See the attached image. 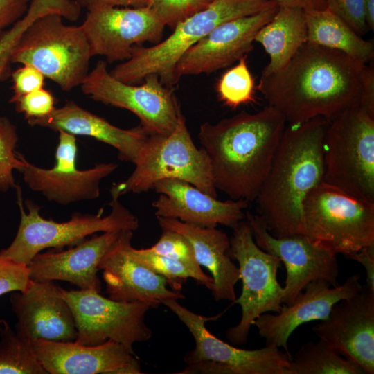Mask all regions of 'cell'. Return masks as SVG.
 <instances>
[{
  "label": "cell",
  "mask_w": 374,
  "mask_h": 374,
  "mask_svg": "<svg viewBox=\"0 0 374 374\" xmlns=\"http://www.w3.org/2000/svg\"><path fill=\"white\" fill-rule=\"evenodd\" d=\"M366 63L306 42L280 70L261 75L256 89L287 124L316 117L330 121L359 105Z\"/></svg>",
  "instance_id": "6da1fadb"
},
{
  "label": "cell",
  "mask_w": 374,
  "mask_h": 374,
  "mask_svg": "<svg viewBox=\"0 0 374 374\" xmlns=\"http://www.w3.org/2000/svg\"><path fill=\"white\" fill-rule=\"evenodd\" d=\"M286 125L283 115L270 105L202 124L198 139L209 157L217 190L232 199L256 200Z\"/></svg>",
  "instance_id": "7a4b0ae2"
},
{
  "label": "cell",
  "mask_w": 374,
  "mask_h": 374,
  "mask_svg": "<svg viewBox=\"0 0 374 374\" xmlns=\"http://www.w3.org/2000/svg\"><path fill=\"white\" fill-rule=\"evenodd\" d=\"M328 123L316 117L285 128L256 199L258 215L274 237L304 235L303 204L323 179V143Z\"/></svg>",
  "instance_id": "3957f363"
},
{
  "label": "cell",
  "mask_w": 374,
  "mask_h": 374,
  "mask_svg": "<svg viewBox=\"0 0 374 374\" xmlns=\"http://www.w3.org/2000/svg\"><path fill=\"white\" fill-rule=\"evenodd\" d=\"M274 0H213L208 6L179 22L163 41L150 47L134 46L130 59L109 71L116 79L136 84L150 74L158 75L166 87L178 80L175 67L182 55L216 26L232 19L255 14Z\"/></svg>",
  "instance_id": "277c9868"
},
{
  "label": "cell",
  "mask_w": 374,
  "mask_h": 374,
  "mask_svg": "<svg viewBox=\"0 0 374 374\" xmlns=\"http://www.w3.org/2000/svg\"><path fill=\"white\" fill-rule=\"evenodd\" d=\"M135 168L123 181L110 191L119 197L142 193L163 179L184 181L217 198V193L209 157L194 143L184 116L179 111L174 130L168 135H149L134 163Z\"/></svg>",
  "instance_id": "5b68a950"
},
{
  "label": "cell",
  "mask_w": 374,
  "mask_h": 374,
  "mask_svg": "<svg viewBox=\"0 0 374 374\" xmlns=\"http://www.w3.org/2000/svg\"><path fill=\"white\" fill-rule=\"evenodd\" d=\"M17 203L20 210V222L15 238L11 244L0 252L11 260L28 265L33 258L47 248L62 249L74 246L86 238L98 232L135 231L139 226L137 217L119 201V196L110 191V213L102 215L75 213L70 220L57 222L44 219L39 214L40 207L26 200V212L21 192L17 186Z\"/></svg>",
  "instance_id": "8992f818"
},
{
  "label": "cell",
  "mask_w": 374,
  "mask_h": 374,
  "mask_svg": "<svg viewBox=\"0 0 374 374\" xmlns=\"http://www.w3.org/2000/svg\"><path fill=\"white\" fill-rule=\"evenodd\" d=\"M322 181L374 203V117L359 105L329 121Z\"/></svg>",
  "instance_id": "52a82bcc"
},
{
  "label": "cell",
  "mask_w": 374,
  "mask_h": 374,
  "mask_svg": "<svg viewBox=\"0 0 374 374\" xmlns=\"http://www.w3.org/2000/svg\"><path fill=\"white\" fill-rule=\"evenodd\" d=\"M304 235L315 245L344 256L374 244V203L323 181L303 204Z\"/></svg>",
  "instance_id": "ba28073f"
},
{
  "label": "cell",
  "mask_w": 374,
  "mask_h": 374,
  "mask_svg": "<svg viewBox=\"0 0 374 374\" xmlns=\"http://www.w3.org/2000/svg\"><path fill=\"white\" fill-rule=\"evenodd\" d=\"M63 19L48 14L36 19L23 34L11 63L33 66L69 91L82 83L93 55L82 26L66 24Z\"/></svg>",
  "instance_id": "9c48e42d"
},
{
  "label": "cell",
  "mask_w": 374,
  "mask_h": 374,
  "mask_svg": "<svg viewBox=\"0 0 374 374\" xmlns=\"http://www.w3.org/2000/svg\"><path fill=\"white\" fill-rule=\"evenodd\" d=\"M186 326L194 337L195 346L188 352L184 362L188 365L180 374H288L290 353L275 346L247 350L218 339L206 327L210 321L224 313L206 317L197 314L181 305L177 299L162 301Z\"/></svg>",
  "instance_id": "30bf717a"
},
{
  "label": "cell",
  "mask_w": 374,
  "mask_h": 374,
  "mask_svg": "<svg viewBox=\"0 0 374 374\" xmlns=\"http://www.w3.org/2000/svg\"><path fill=\"white\" fill-rule=\"evenodd\" d=\"M233 229L229 254L238 262L242 282L241 294L233 303L240 305L242 315L226 335L231 343L241 345L247 342L256 318L268 312H278L283 305V287L277 280L282 262L256 244L246 218Z\"/></svg>",
  "instance_id": "8fae6325"
},
{
  "label": "cell",
  "mask_w": 374,
  "mask_h": 374,
  "mask_svg": "<svg viewBox=\"0 0 374 374\" xmlns=\"http://www.w3.org/2000/svg\"><path fill=\"white\" fill-rule=\"evenodd\" d=\"M60 294L72 311L78 344L96 346L112 340L134 354V344L148 341L152 335L145 322L152 308L149 303L115 301L91 290L60 287Z\"/></svg>",
  "instance_id": "7c38bea8"
},
{
  "label": "cell",
  "mask_w": 374,
  "mask_h": 374,
  "mask_svg": "<svg viewBox=\"0 0 374 374\" xmlns=\"http://www.w3.org/2000/svg\"><path fill=\"white\" fill-rule=\"evenodd\" d=\"M143 80L141 85L121 82L100 60L80 87L96 101L132 112L149 135H168L175 128L180 106L172 89L162 84L158 75L150 74Z\"/></svg>",
  "instance_id": "4fadbf2b"
},
{
  "label": "cell",
  "mask_w": 374,
  "mask_h": 374,
  "mask_svg": "<svg viewBox=\"0 0 374 374\" xmlns=\"http://www.w3.org/2000/svg\"><path fill=\"white\" fill-rule=\"evenodd\" d=\"M55 163L51 168L38 167L26 159L20 171L30 189L48 200L62 205L91 200L100 196L101 180L118 168L116 163H100L87 170L76 168L77 142L75 135L59 130Z\"/></svg>",
  "instance_id": "5bb4252c"
},
{
  "label": "cell",
  "mask_w": 374,
  "mask_h": 374,
  "mask_svg": "<svg viewBox=\"0 0 374 374\" xmlns=\"http://www.w3.org/2000/svg\"><path fill=\"white\" fill-rule=\"evenodd\" d=\"M249 223L256 244L278 258L286 269L282 303L290 305L304 287L314 280H324L332 287L339 285L336 255L315 245L304 235L283 238L273 236L258 215L249 211Z\"/></svg>",
  "instance_id": "9a60e30c"
},
{
  "label": "cell",
  "mask_w": 374,
  "mask_h": 374,
  "mask_svg": "<svg viewBox=\"0 0 374 374\" xmlns=\"http://www.w3.org/2000/svg\"><path fill=\"white\" fill-rule=\"evenodd\" d=\"M81 26L93 57L108 62L130 59L133 48L144 42L159 43L166 26L148 6L88 10Z\"/></svg>",
  "instance_id": "2e32d148"
},
{
  "label": "cell",
  "mask_w": 374,
  "mask_h": 374,
  "mask_svg": "<svg viewBox=\"0 0 374 374\" xmlns=\"http://www.w3.org/2000/svg\"><path fill=\"white\" fill-rule=\"evenodd\" d=\"M276 0L263 10L226 21L190 47L175 67L179 81L183 75L211 73L231 66L253 49L258 30L277 12Z\"/></svg>",
  "instance_id": "e0dca14e"
},
{
  "label": "cell",
  "mask_w": 374,
  "mask_h": 374,
  "mask_svg": "<svg viewBox=\"0 0 374 374\" xmlns=\"http://www.w3.org/2000/svg\"><path fill=\"white\" fill-rule=\"evenodd\" d=\"M320 321L312 328L315 335L366 374L374 373V291L362 286L357 294L335 303Z\"/></svg>",
  "instance_id": "ac0fdd59"
},
{
  "label": "cell",
  "mask_w": 374,
  "mask_h": 374,
  "mask_svg": "<svg viewBox=\"0 0 374 374\" xmlns=\"http://www.w3.org/2000/svg\"><path fill=\"white\" fill-rule=\"evenodd\" d=\"M17 334L31 342L75 341L78 331L72 311L53 280L33 281L24 291L10 292Z\"/></svg>",
  "instance_id": "d6986e66"
},
{
  "label": "cell",
  "mask_w": 374,
  "mask_h": 374,
  "mask_svg": "<svg viewBox=\"0 0 374 374\" xmlns=\"http://www.w3.org/2000/svg\"><path fill=\"white\" fill-rule=\"evenodd\" d=\"M362 288L359 276L353 274L335 287L319 279L310 282L290 305H283L276 314L264 313L256 318L255 326L267 346L283 348L290 353L288 339L301 325L314 321H322L328 317L337 302L350 298Z\"/></svg>",
  "instance_id": "ffe728a7"
},
{
  "label": "cell",
  "mask_w": 374,
  "mask_h": 374,
  "mask_svg": "<svg viewBox=\"0 0 374 374\" xmlns=\"http://www.w3.org/2000/svg\"><path fill=\"white\" fill-rule=\"evenodd\" d=\"M133 231H121L99 263L109 298L118 301H140L158 307L163 301L183 299L181 292L168 287L165 278L136 260L131 253Z\"/></svg>",
  "instance_id": "44dd1931"
},
{
  "label": "cell",
  "mask_w": 374,
  "mask_h": 374,
  "mask_svg": "<svg viewBox=\"0 0 374 374\" xmlns=\"http://www.w3.org/2000/svg\"><path fill=\"white\" fill-rule=\"evenodd\" d=\"M37 359L48 374H141L140 362L123 344L108 340L96 346L76 341L34 340Z\"/></svg>",
  "instance_id": "7402d4cb"
},
{
  "label": "cell",
  "mask_w": 374,
  "mask_h": 374,
  "mask_svg": "<svg viewBox=\"0 0 374 374\" xmlns=\"http://www.w3.org/2000/svg\"><path fill=\"white\" fill-rule=\"evenodd\" d=\"M152 190L159 194L152 205L156 217L175 218L202 227L218 224L234 229L246 218L248 202L220 201L188 182L167 179L157 182Z\"/></svg>",
  "instance_id": "603a6c76"
},
{
  "label": "cell",
  "mask_w": 374,
  "mask_h": 374,
  "mask_svg": "<svg viewBox=\"0 0 374 374\" xmlns=\"http://www.w3.org/2000/svg\"><path fill=\"white\" fill-rule=\"evenodd\" d=\"M120 231L104 232L68 250L56 249L37 254L28 265L33 281L64 280L81 290L100 291L99 263L116 240Z\"/></svg>",
  "instance_id": "cb8c5ba5"
},
{
  "label": "cell",
  "mask_w": 374,
  "mask_h": 374,
  "mask_svg": "<svg viewBox=\"0 0 374 374\" xmlns=\"http://www.w3.org/2000/svg\"><path fill=\"white\" fill-rule=\"evenodd\" d=\"M27 121L31 126L94 138L114 148L120 160L132 163H135L149 136L141 125L129 130L118 127L73 101L55 107L47 116L29 118Z\"/></svg>",
  "instance_id": "d4e9b609"
},
{
  "label": "cell",
  "mask_w": 374,
  "mask_h": 374,
  "mask_svg": "<svg viewBox=\"0 0 374 374\" xmlns=\"http://www.w3.org/2000/svg\"><path fill=\"white\" fill-rule=\"evenodd\" d=\"M162 230H172L182 234L190 242L199 265L211 274V292L217 301H234L235 286L240 280L238 267L229 254L230 239L216 227H202L175 218L157 217Z\"/></svg>",
  "instance_id": "484cf974"
},
{
  "label": "cell",
  "mask_w": 374,
  "mask_h": 374,
  "mask_svg": "<svg viewBox=\"0 0 374 374\" xmlns=\"http://www.w3.org/2000/svg\"><path fill=\"white\" fill-rule=\"evenodd\" d=\"M254 42L260 44L269 56L261 75L280 70L307 42L304 10L279 6L272 19L258 30Z\"/></svg>",
  "instance_id": "4316f807"
},
{
  "label": "cell",
  "mask_w": 374,
  "mask_h": 374,
  "mask_svg": "<svg viewBox=\"0 0 374 374\" xmlns=\"http://www.w3.org/2000/svg\"><path fill=\"white\" fill-rule=\"evenodd\" d=\"M304 14L308 42L338 51L366 64L373 59V42L364 39L328 8Z\"/></svg>",
  "instance_id": "83f0119b"
},
{
  "label": "cell",
  "mask_w": 374,
  "mask_h": 374,
  "mask_svg": "<svg viewBox=\"0 0 374 374\" xmlns=\"http://www.w3.org/2000/svg\"><path fill=\"white\" fill-rule=\"evenodd\" d=\"M288 374H366L355 362L319 339L303 344L289 362Z\"/></svg>",
  "instance_id": "f1b7e54d"
},
{
  "label": "cell",
  "mask_w": 374,
  "mask_h": 374,
  "mask_svg": "<svg viewBox=\"0 0 374 374\" xmlns=\"http://www.w3.org/2000/svg\"><path fill=\"white\" fill-rule=\"evenodd\" d=\"M0 374H48L30 343L21 338L3 319H0Z\"/></svg>",
  "instance_id": "f546056e"
},
{
  "label": "cell",
  "mask_w": 374,
  "mask_h": 374,
  "mask_svg": "<svg viewBox=\"0 0 374 374\" xmlns=\"http://www.w3.org/2000/svg\"><path fill=\"white\" fill-rule=\"evenodd\" d=\"M66 0H30L26 13L0 37V79L8 69L12 56L23 34L38 18L48 14L64 16Z\"/></svg>",
  "instance_id": "4dcf8cb0"
},
{
  "label": "cell",
  "mask_w": 374,
  "mask_h": 374,
  "mask_svg": "<svg viewBox=\"0 0 374 374\" xmlns=\"http://www.w3.org/2000/svg\"><path fill=\"white\" fill-rule=\"evenodd\" d=\"M216 91L220 100L231 108L255 100V80L247 66L246 55L221 75Z\"/></svg>",
  "instance_id": "1f68e13d"
},
{
  "label": "cell",
  "mask_w": 374,
  "mask_h": 374,
  "mask_svg": "<svg viewBox=\"0 0 374 374\" xmlns=\"http://www.w3.org/2000/svg\"><path fill=\"white\" fill-rule=\"evenodd\" d=\"M148 249L154 253L183 263L197 275L198 284L204 285L211 291L213 289V278L202 271L190 242L182 234L172 230H163L159 240Z\"/></svg>",
  "instance_id": "d6a6232c"
},
{
  "label": "cell",
  "mask_w": 374,
  "mask_h": 374,
  "mask_svg": "<svg viewBox=\"0 0 374 374\" xmlns=\"http://www.w3.org/2000/svg\"><path fill=\"white\" fill-rule=\"evenodd\" d=\"M134 258L154 273L165 278L171 290L181 292L183 284L190 278L197 283V275L183 263L172 258L161 256L148 249H137L131 247Z\"/></svg>",
  "instance_id": "836d02e7"
},
{
  "label": "cell",
  "mask_w": 374,
  "mask_h": 374,
  "mask_svg": "<svg viewBox=\"0 0 374 374\" xmlns=\"http://www.w3.org/2000/svg\"><path fill=\"white\" fill-rule=\"evenodd\" d=\"M18 141L16 127L6 118L0 117V191L16 188L15 170L21 171L24 156L15 151Z\"/></svg>",
  "instance_id": "e575fe53"
},
{
  "label": "cell",
  "mask_w": 374,
  "mask_h": 374,
  "mask_svg": "<svg viewBox=\"0 0 374 374\" xmlns=\"http://www.w3.org/2000/svg\"><path fill=\"white\" fill-rule=\"evenodd\" d=\"M213 0H146V5L165 25L175 26L208 6Z\"/></svg>",
  "instance_id": "d590c367"
},
{
  "label": "cell",
  "mask_w": 374,
  "mask_h": 374,
  "mask_svg": "<svg viewBox=\"0 0 374 374\" xmlns=\"http://www.w3.org/2000/svg\"><path fill=\"white\" fill-rule=\"evenodd\" d=\"M28 267L0 252V296L14 291L24 292L33 283Z\"/></svg>",
  "instance_id": "8d00e7d4"
},
{
  "label": "cell",
  "mask_w": 374,
  "mask_h": 374,
  "mask_svg": "<svg viewBox=\"0 0 374 374\" xmlns=\"http://www.w3.org/2000/svg\"><path fill=\"white\" fill-rule=\"evenodd\" d=\"M15 103L17 112L26 120L47 116L55 108L53 95L43 88L21 97Z\"/></svg>",
  "instance_id": "74e56055"
},
{
  "label": "cell",
  "mask_w": 374,
  "mask_h": 374,
  "mask_svg": "<svg viewBox=\"0 0 374 374\" xmlns=\"http://www.w3.org/2000/svg\"><path fill=\"white\" fill-rule=\"evenodd\" d=\"M326 8L343 19L357 34L366 33L363 0H325Z\"/></svg>",
  "instance_id": "f35d334b"
},
{
  "label": "cell",
  "mask_w": 374,
  "mask_h": 374,
  "mask_svg": "<svg viewBox=\"0 0 374 374\" xmlns=\"http://www.w3.org/2000/svg\"><path fill=\"white\" fill-rule=\"evenodd\" d=\"M13 95L10 102L15 103L21 97L43 88L44 75L30 65H23L12 74Z\"/></svg>",
  "instance_id": "ab89813d"
},
{
  "label": "cell",
  "mask_w": 374,
  "mask_h": 374,
  "mask_svg": "<svg viewBox=\"0 0 374 374\" xmlns=\"http://www.w3.org/2000/svg\"><path fill=\"white\" fill-rule=\"evenodd\" d=\"M359 106L374 117V68L373 65L363 67L360 75Z\"/></svg>",
  "instance_id": "60d3db41"
},
{
  "label": "cell",
  "mask_w": 374,
  "mask_h": 374,
  "mask_svg": "<svg viewBox=\"0 0 374 374\" xmlns=\"http://www.w3.org/2000/svg\"><path fill=\"white\" fill-rule=\"evenodd\" d=\"M29 3L30 0H0V30L22 17Z\"/></svg>",
  "instance_id": "b9f144b4"
},
{
  "label": "cell",
  "mask_w": 374,
  "mask_h": 374,
  "mask_svg": "<svg viewBox=\"0 0 374 374\" xmlns=\"http://www.w3.org/2000/svg\"><path fill=\"white\" fill-rule=\"evenodd\" d=\"M345 257L358 262L364 267L366 278L365 286L374 291V244L365 247Z\"/></svg>",
  "instance_id": "7bdbcfd3"
},
{
  "label": "cell",
  "mask_w": 374,
  "mask_h": 374,
  "mask_svg": "<svg viewBox=\"0 0 374 374\" xmlns=\"http://www.w3.org/2000/svg\"><path fill=\"white\" fill-rule=\"evenodd\" d=\"M82 8L88 10L105 7L145 6L146 0H75Z\"/></svg>",
  "instance_id": "ee69618b"
},
{
  "label": "cell",
  "mask_w": 374,
  "mask_h": 374,
  "mask_svg": "<svg viewBox=\"0 0 374 374\" xmlns=\"http://www.w3.org/2000/svg\"><path fill=\"white\" fill-rule=\"evenodd\" d=\"M279 6L297 7L304 11L318 10L326 8L325 0H276Z\"/></svg>",
  "instance_id": "f6af8a7d"
},
{
  "label": "cell",
  "mask_w": 374,
  "mask_h": 374,
  "mask_svg": "<svg viewBox=\"0 0 374 374\" xmlns=\"http://www.w3.org/2000/svg\"><path fill=\"white\" fill-rule=\"evenodd\" d=\"M364 17L368 28L374 30V0H363Z\"/></svg>",
  "instance_id": "bcb514c9"
}]
</instances>
